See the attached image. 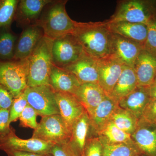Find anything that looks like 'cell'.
I'll list each match as a JSON object with an SVG mask.
<instances>
[{
  "label": "cell",
  "mask_w": 156,
  "mask_h": 156,
  "mask_svg": "<svg viewBox=\"0 0 156 156\" xmlns=\"http://www.w3.org/2000/svg\"><path fill=\"white\" fill-rule=\"evenodd\" d=\"M27 104V101L23 93L17 97L14 98L12 106L10 109L9 122L10 124L19 120L20 115Z\"/></svg>",
  "instance_id": "cell-31"
},
{
  "label": "cell",
  "mask_w": 156,
  "mask_h": 156,
  "mask_svg": "<svg viewBox=\"0 0 156 156\" xmlns=\"http://www.w3.org/2000/svg\"><path fill=\"white\" fill-rule=\"evenodd\" d=\"M74 95L86 109L88 115L94 111L107 95L98 83L81 84Z\"/></svg>",
  "instance_id": "cell-22"
},
{
  "label": "cell",
  "mask_w": 156,
  "mask_h": 156,
  "mask_svg": "<svg viewBox=\"0 0 156 156\" xmlns=\"http://www.w3.org/2000/svg\"><path fill=\"white\" fill-rule=\"evenodd\" d=\"M82 156H103V144L98 136H89Z\"/></svg>",
  "instance_id": "cell-30"
},
{
  "label": "cell",
  "mask_w": 156,
  "mask_h": 156,
  "mask_svg": "<svg viewBox=\"0 0 156 156\" xmlns=\"http://www.w3.org/2000/svg\"><path fill=\"white\" fill-rule=\"evenodd\" d=\"M14 99L12 93L0 83V109L10 110Z\"/></svg>",
  "instance_id": "cell-34"
},
{
  "label": "cell",
  "mask_w": 156,
  "mask_h": 156,
  "mask_svg": "<svg viewBox=\"0 0 156 156\" xmlns=\"http://www.w3.org/2000/svg\"><path fill=\"white\" fill-rule=\"evenodd\" d=\"M103 144V156H136L142 154L134 143Z\"/></svg>",
  "instance_id": "cell-28"
},
{
  "label": "cell",
  "mask_w": 156,
  "mask_h": 156,
  "mask_svg": "<svg viewBox=\"0 0 156 156\" xmlns=\"http://www.w3.org/2000/svg\"><path fill=\"white\" fill-rule=\"evenodd\" d=\"M67 2L60 1L53 4L34 23L42 29L44 36L51 41L73 33L76 21L72 19L66 12Z\"/></svg>",
  "instance_id": "cell-2"
},
{
  "label": "cell",
  "mask_w": 156,
  "mask_h": 156,
  "mask_svg": "<svg viewBox=\"0 0 156 156\" xmlns=\"http://www.w3.org/2000/svg\"><path fill=\"white\" fill-rule=\"evenodd\" d=\"M90 136V122L86 111L74 124L70 137L63 147L70 155L82 156L87 139Z\"/></svg>",
  "instance_id": "cell-12"
},
{
  "label": "cell",
  "mask_w": 156,
  "mask_h": 156,
  "mask_svg": "<svg viewBox=\"0 0 156 156\" xmlns=\"http://www.w3.org/2000/svg\"><path fill=\"white\" fill-rule=\"evenodd\" d=\"M55 96L60 115L71 132L74 124L83 114L86 109L73 94L56 92Z\"/></svg>",
  "instance_id": "cell-15"
},
{
  "label": "cell",
  "mask_w": 156,
  "mask_h": 156,
  "mask_svg": "<svg viewBox=\"0 0 156 156\" xmlns=\"http://www.w3.org/2000/svg\"><path fill=\"white\" fill-rule=\"evenodd\" d=\"M98 59L83 51L74 62L62 68L71 73L81 84L98 83Z\"/></svg>",
  "instance_id": "cell-13"
},
{
  "label": "cell",
  "mask_w": 156,
  "mask_h": 156,
  "mask_svg": "<svg viewBox=\"0 0 156 156\" xmlns=\"http://www.w3.org/2000/svg\"><path fill=\"white\" fill-rule=\"evenodd\" d=\"M136 156H147L146 155L144 154H139L137 155H136Z\"/></svg>",
  "instance_id": "cell-40"
},
{
  "label": "cell",
  "mask_w": 156,
  "mask_h": 156,
  "mask_svg": "<svg viewBox=\"0 0 156 156\" xmlns=\"http://www.w3.org/2000/svg\"><path fill=\"white\" fill-rule=\"evenodd\" d=\"M140 119L153 122L156 120V100L151 99L146 107Z\"/></svg>",
  "instance_id": "cell-36"
},
{
  "label": "cell",
  "mask_w": 156,
  "mask_h": 156,
  "mask_svg": "<svg viewBox=\"0 0 156 156\" xmlns=\"http://www.w3.org/2000/svg\"><path fill=\"white\" fill-rule=\"evenodd\" d=\"M55 93L49 85L27 87L23 92L29 105L42 117L60 115Z\"/></svg>",
  "instance_id": "cell-7"
},
{
  "label": "cell",
  "mask_w": 156,
  "mask_h": 156,
  "mask_svg": "<svg viewBox=\"0 0 156 156\" xmlns=\"http://www.w3.org/2000/svg\"><path fill=\"white\" fill-rule=\"evenodd\" d=\"M82 45L73 34H69L53 41L52 47L53 64L64 68L78 59L83 52Z\"/></svg>",
  "instance_id": "cell-8"
},
{
  "label": "cell",
  "mask_w": 156,
  "mask_h": 156,
  "mask_svg": "<svg viewBox=\"0 0 156 156\" xmlns=\"http://www.w3.org/2000/svg\"><path fill=\"white\" fill-rule=\"evenodd\" d=\"M44 37L43 30L37 24L26 27L17 40L13 60L27 59Z\"/></svg>",
  "instance_id": "cell-16"
},
{
  "label": "cell",
  "mask_w": 156,
  "mask_h": 156,
  "mask_svg": "<svg viewBox=\"0 0 156 156\" xmlns=\"http://www.w3.org/2000/svg\"><path fill=\"white\" fill-rule=\"evenodd\" d=\"M44 156H53L52 155L50 154H48L45 155Z\"/></svg>",
  "instance_id": "cell-41"
},
{
  "label": "cell",
  "mask_w": 156,
  "mask_h": 156,
  "mask_svg": "<svg viewBox=\"0 0 156 156\" xmlns=\"http://www.w3.org/2000/svg\"><path fill=\"white\" fill-rule=\"evenodd\" d=\"M149 87L137 86L134 91L119 101V106L131 112L140 119L151 100Z\"/></svg>",
  "instance_id": "cell-18"
},
{
  "label": "cell",
  "mask_w": 156,
  "mask_h": 156,
  "mask_svg": "<svg viewBox=\"0 0 156 156\" xmlns=\"http://www.w3.org/2000/svg\"><path fill=\"white\" fill-rule=\"evenodd\" d=\"M154 82H156V76Z\"/></svg>",
  "instance_id": "cell-43"
},
{
  "label": "cell",
  "mask_w": 156,
  "mask_h": 156,
  "mask_svg": "<svg viewBox=\"0 0 156 156\" xmlns=\"http://www.w3.org/2000/svg\"><path fill=\"white\" fill-rule=\"evenodd\" d=\"M53 41L44 36L27 58L28 62L27 87L49 85V78L53 64L52 47Z\"/></svg>",
  "instance_id": "cell-3"
},
{
  "label": "cell",
  "mask_w": 156,
  "mask_h": 156,
  "mask_svg": "<svg viewBox=\"0 0 156 156\" xmlns=\"http://www.w3.org/2000/svg\"><path fill=\"white\" fill-rule=\"evenodd\" d=\"M5 152L8 156H44L39 154L21 151L8 150Z\"/></svg>",
  "instance_id": "cell-38"
},
{
  "label": "cell",
  "mask_w": 156,
  "mask_h": 156,
  "mask_svg": "<svg viewBox=\"0 0 156 156\" xmlns=\"http://www.w3.org/2000/svg\"><path fill=\"white\" fill-rule=\"evenodd\" d=\"M143 49V45L140 43L112 33L110 55L124 65L133 68L136 58Z\"/></svg>",
  "instance_id": "cell-11"
},
{
  "label": "cell",
  "mask_w": 156,
  "mask_h": 156,
  "mask_svg": "<svg viewBox=\"0 0 156 156\" xmlns=\"http://www.w3.org/2000/svg\"><path fill=\"white\" fill-rule=\"evenodd\" d=\"M108 22L112 33L144 45L147 37V25L126 21Z\"/></svg>",
  "instance_id": "cell-23"
},
{
  "label": "cell",
  "mask_w": 156,
  "mask_h": 156,
  "mask_svg": "<svg viewBox=\"0 0 156 156\" xmlns=\"http://www.w3.org/2000/svg\"><path fill=\"white\" fill-rule=\"evenodd\" d=\"M150 94L151 100H156V82L153 83L149 87Z\"/></svg>",
  "instance_id": "cell-39"
},
{
  "label": "cell",
  "mask_w": 156,
  "mask_h": 156,
  "mask_svg": "<svg viewBox=\"0 0 156 156\" xmlns=\"http://www.w3.org/2000/svg\"><path fill=\"white\" fill-rule=\"evenodd\" d=\"M81 84L71 73L62 68L52 64L50 70L49 85L55 92L74 94Z\"/></svg>",
  "instance_id": "cell-21"
},
{
  "label": "cell",
  "mask_w": 156,
  "mask_h": 156,
  "mask_svg": "<svg viewBox=\"0 0 156 156\" xmlns=\"http://www.w3.org/2000/svg\"><path fill=\"white\" fill-rule=\"evenodd\" d=\"M111 121L122 131L131 135L136 129L139 119L131 112L119 106L112 115Z\"/></svg>",
  "instance_id": "cell-27"
},
{
  "label": "cell",
  "mask_w": 156,
  "mask_h": 156,
  "mask_svg": "<svg viewBox=\"0 0 156 156\" xmlns=\"http://www.w3.org/2000/svg\"><path fill=\"white\" fill-rule=\"evenodd\" d=\"M131 138L140 152L147 156H156V125L139 119Z\"/></svg>",
  "instance_id": "cell-14"
},
{
  "label": "cell",
  "mask_w": 156,
  "mask_h": 156,
  "mask_svg": "<svg viewBox=\"0 0 156 156\" xmlns=\"http://www.w3.org/2000/svg\"><path fill=\"white\" fill-rule=\"evenodd\" d=\"M17 40L10 27L0 29V60H13Z\"/></svg>",
  "instance_id": "cell-26"
},
{
  "label": "cell",
  "mask_w": 156,
  "mask_h": 156,
  "mask_svg": "<svg viewBox=\"0 0 156 156\" xmlns=\"http://www.w3.org/2000/svg\"><path fill=\"white\" fill-rule=\"evenodd\" d=\"M147 28L144 50L156 57V18L147 25Z\"/></svg>",
  "instance_id": "cell-33"
},
{
  "label": "cell",
  "mask_w": 156,
  "mask_h": 156,
  "mask_svg": "<svg viewBox=\"0 0 156 156\" xmlns=\"http://www.w3.org/2000/svg\"><path fill=\"white\" fill-rule=\"evenodd\" d=\"M50 154L53 156H72L66 150L63 145H53Z\"/></svg>",
  "instance_id": "cell-37"
},
{
  "label": "cell",
  "mask_w": 156,
  "mask_h": 156,
  "mask_svg": "<svg viewBox=\"0 0 156 156\" xmlns=\"http://www.w3.org/2000/svg\"><path fill=\"white\" fill-rule=\"evenodd\" d=\"M153 123H154V124H156V121H155L154 122H153Z\"/></svg>",
  "instance_id": "cell-42"
},
{
  "label": "cell",
  "mask_w": 156,
  "mask_h": 156,
  "mask_svg": "<svg viewBox=\"0 0 156 156\" xmlns=\"http://www.w3.org/2000/svg\"><path fill=\"white\" fill-rule=\"evenodd\" d=\"M28 60H0V83L12 93L14 98L23 93L27 87Z\"/></svg>",
  "instance_id": "cell-5"
},
{
  "label": "cell",
  "mask_w": 156,
  "mask_h": 156,
  "mask_svg": "<svg viewBox=\"0 0 156 156\" xmlns=\"http://www.w3.org/2000/svg\"><path fill=\"white\" fill-rule=\"evenodd\" d=\"M32 138L41 140L53 145L66 144L71 132L60 115L42 117Z\"/></svg>",
  "instance_id": "cell-6"
},
{
  "label": "cell",
  "mask_w": 156,
  "mask_h": 156,
  "mask_svg": "<svg viewBox=\"0 0 156 156\" xmlns=\"http://www.w3.org/2000/svg\"><path fill=\"white\" fill-rule=\"evenodd\" d=\"M119 107L118 102L105 96L94 111L88 115L91 136H97L98 131L110 121L112 115Z\"/></svg>",
  "instance_id": "cell-20"
},
{
  "label": "cell",
  "mask_w": 156,
  "mask_h": 156,
  "mask_svg": "<svg viewBox=\"0 0 156 156\" xmlns=\"http://www.w3.org/2000/svg\"><path fill=\"white\" fill-rule=\"evenodd\" d=\"M124 65L112 55L98 59V84L109 96L122 72Z\"/></svg>",
  "instance_id": "cell-10"
},
{
  "label": "cell",
  "mask_w": 156,
  "mask_h": 156,
  "mask_svg": "<svg viewBox=\"0 0 156 156\" xmlns=\"http://www.w3.org/2000/svg\"><path fill=\"white\" fill-rule=\"evenodd\" d=\"M37 115L35 111L27 104L20 117V126L23 128H30L35 130L38 125Z\"/></svg>",
  "instance_id": "cell-32"
},
{
  "label": "cell",
  "mask_w": 156,
  "mask_h": 156,
  "mask_svg": "<svg viewBox=\"0 0 156 156\" xmlns=\"http://www.w3.org/2000/svg\"><path fill=\"white\" fill-rule=\"evenodd\" d=\"M53 144L36 138L23 139L16 135L15 130L11 131L5 136L0 137V150L21 151L45 155L50 154Z\"/></svg>",
  "instance_id": "cell-9"
},
{
  "label": "cell",
  "mask_w": 156,
  "mask_h": 156,
  "mask_svg": "<svg viewBox=\"0 0 156 156\" xmlns=\"http://www.w3.org/2000/svg\"><path fill=\"white\" fill-rule=\"evenodd\" d=\"M156 18V1L126 0L119 2L109 22L126 21L148 25Z\"/></svg>",
  "instance_id": "cell-4"
},
{
  "label": "cell",
  "mask_w": 156,
  "mask_h": 156,
  "mask_svg": "<svg viewBox=\"0 0 156 156\" xmlns=\"http://www.w3.org/2000/svg\"><path fill=\"white\" fill-rule=\"evenodd\" d=\"M51 0H21L17 5L14 19L21 25L34 24L38 19L42 10Z\"/></svg>",
  "instance_id": "cell-19"
},
{
  "label": "cell",
  "mask_w": 156,
  "mask_h": 156,
  "mask_svg": "<svg viewBox=\"0 0 156 156\" xmlns=\"http://www.w3.org/2000/svg\"><path fill=\"white\" fill-rule=\"evenodd\" d=\"M97 136L103 144L134 143L131 134L122 131L111 120L98 131Z\"/></svg>",
  "instance_id": "cell-25"
},
{
  "label": "cell",
  "mask_w": 156,
  "mask_h": 156,
  "mask_svg": "<svg viewBox=\"0 0 156 156\" xmlns=\"http://www.w3.org/2000/svg\"><path fill=\"white\" fill-rule=\"evenodd\" d=\"M137 86L134 69L124 65L122 74L109 97L119 103L121 99L134 91Z\"/></svg>",
  "instance_id": "cell-24"
},
{
  "label": "cell",
  "mask_w": 156,
  "mask_h": 156,
  "mask_svg": "<svg viewBox=\"0 0 156 156\" xmlns=\"http://www.w3.org/2000/svg\"><path fill=\"white\" fill-rule=\"evenodd\" d=\"M133 69L138 86L150 87L156 76V57L143 49L136 58Z\"/></svg>",
  "instance_id": "cell-17"
},
{
  "label": "cell",
  "mask_w": 156,
  "mask_h": 156,
  "mask_svg": "<svg viewBox=\"0 0 156 156\" xmlns=\"http://www.w3.org/2000/svg\"><path fill=\"white\" fill-rule=\"evenodd\" d=\"M19 2L18 0H0V29L11 27Z\"/></svg>",
  "instance_id": "cell-29"
},
{
  "label": "cell",
  "mask_w": 156,
  "mask_h": 156,
  "mask_svg": "<svg viewBox=\"0 0 156 156\" xmlns=\"http://www.w3.org/2000/svg\"><path fill=\"white\" fill-rule=\"evenodd\" d=\"M10 110L0 109V137L8 134L12 127L10 126Z\"/></svg>",
  "instance_id": "cell-35"
},
{
  "label": "cell",
  "mask_w": 156,
  "mask_h": 156,
  "mask_svg": "<svg viewBox=\"0 0 156 156\" xmlns=\"http://www.w3.org/2000/svg\"><path fill=\"white\" fill-rule=\"evenodd\" d=\"M73 34L84 51L94 58L98 59L110 55L112 33L107 20L96 22L76 21Z\"/></svg>",
  "instance_id": "cell-1"
}]
</instances>
